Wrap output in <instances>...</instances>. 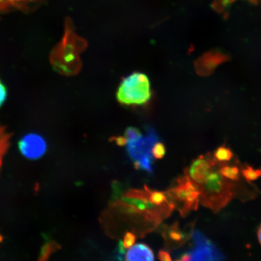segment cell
<instances>
[{
    "instance_id": "5b68a950",
    "label": "cell",
    "mask_w": 261,
    "mask_h": 261,
    "mask_svg": "<svg viewBox=\"0 0 261 261\" xmlns=\"http://www.w3.org/2000/svg\"><path fill=\"white\" fill-rule=\"evenodd\" d=\"M195 249L191 251V260H221L225 256L214 243L200 231L192 233Z\"/></svg>"
},
{
    "instance_id": "4fadbf2b",
    "label": "cell",
    "mask_w": 261,
    "mask_h": 261,
    "mask_svg": "<svg viewBox=\"0 0 261 261\" xmlns=\"http://www.w3.org/2000/svg\"><path fill=\"white\" fill-rule=\"evenodd\" d=\"M233 156L232 151L224 145L219 147L214 152V158L218 162L230 161Z\"/></svg>"
},
{
    "instance_id": "cb8c5ba5",
    "label": "cell",
    "mask_w": 261,
    "mask_h": 261,
    "mask_svg": "<svg viewBox=\"0 0 261 261\" xmlns=\"http://www.w3.org/2000/svg\"><path fill=\"white\" fill-rule=\"evenodd\" d=\"M177 260L180 261H187V260H191V253H186L182 254V255L179 257Z\"/></svg>"
},
{
    "instance_id": "277c9868",
    "label": "cell",
    "mask_w": 261,
    "mask_h": 261,
    "mask_svg": "<svg viewBox=\"0 0 261 261\" xmlns=\"http://www.w3.org/2000/svg\"><path fill=\"white\" fill-rule=\"evenodd\" d=\"M178 182V185L172 189L169 195L180 204L179 211L182 216H185L191 211L197 210L200 192L188 175L179 178Z\"/></svg>"
},
{
    "instance_id": "9c48e42d",
    "label": "cell",
    "mask_w": 261,
    "mask_h": 261,
    "mask_svg": "<svg viewBox=\"0 0 261 261\" xmlns=\"http://www.w3.org/2000/svg\"><path fill=\"white\" fill-rule=\"evenodd\" d=\"M226 60L227 57L223 54L218 52H210L203 55L195 62V70L201 76H207L213 72L218 65Z\"/></svg>"
},
{
    "instance_id": "5bb4252c",
    "label": "cell",
    "mask_w": 261,
    "mask_h": 261,
    "mask_svg": "<svg viewBox=\"0 0 261 261\" xmlns=\"http://www.w3.org/2000/svg\"><path fill=\"white\" fill-rule=\"evenodd\" d=\"M243 177L247 181H254L261 177V168L254 169L250 166H247L246 168L241 169Z\"/></svg>"
},
{
    "instance_id": "8992f818",
    "label": "cell",
    "mask_w": 261,
    "mask_h": 261,
    "mask_svg": "<svg viewBox=\"0 0 261 261\" xmlns=\"http://www.w3.org/2000/svg\"><path fill=\"white\" fill-rule=\"evenodd\" d=\"M158 141L159 138L155 130L150 128L145 137L127 142V152L134 162H139L148 156H152V147Z\"/></svg>"
},
{
    "instance_id": "e0dca14e",
    "label": "cell",
    "mask_w": 261,
    "mask_h": 261,
    "mask_svg": "<svg viewBox=\"0 0 261 261\" xmlns=\"http://www.w3.org/2000/svg\"><path fill=\"white\" fill-rule=\"evenodd\" d=\"M166 154V148L163 143L156 142L152 149V156L155 159H162Z\"/></svg>"
},
{
    "instance_id": "3957f363",
    "label": "cell",
    "mask_w": 261,
    "mask_h": 261,
    "mask_svg": "<svg viewBox=\"0 0 261 261\" xmlns=\"http://www.w3.org/2000/svg\"><path fill=\"white\" fill-rule=\"evenodd\" d=\"M116 96L117 100L122 105H144L151 97L148 76L142 73L130 74L120 83Z\"/></svg>"
},
{
    "instance_id": "6da1fadb",
    "label": "cell",
    "mask_w": 261,
    "mask_h": 261,
    "mask_svg": "<svg viewBox=\"0 0 261 261\" xmlns=\"http://www.w3.org/2000/svg\"><path fill=\"white\" fill-rule=\"evenodd\" d=\"M87 47V41L76 35L72 21L70 18L67 19L63 40L50 54V63L54 69L64 76L77 74L83 67L80 55Z\"/></svg>"
},
{
    "instance_id": "ffe728a7",
    "label": "cell",
    "mask_w": 261,
    "mask_h": 261,
    "mask_svg": "<svg viewBox=\"0 0 261 261\" xmlns=\"http://www.w3.org/2000/svg\"><path fill=\"white\" fill-rule=\"evenodd\" d=\"M8 96V91L4 84L0 80V107L5 102Z\"/></svg>"
},
{
    "instance_id": "ba28073f",
    "label": "cell",
    "mask_w": 261,
    "mask_h": 261,
    "mask_svg": "<svg viewBox=\"0 0 261 261\" xmlns=\"http://www.w3.org/2000/svg\"><path fill=\"white\" fill-rule=\"evenodd\" d=\"M19 148L25 158L36 160L44 155L47 145L41 136L36 134H29L19 141Z\"/></svg>"
},
{
    "instance_id": "484cf974",
    "label": "cell",
    "mask_w": 261,
    "mask_h": 261,
    "mask_svg": "<svg viewBox=\"0 0 261 261\" xmlns=\"http://www.w3.org/2000/svg\"><path fill=\"white\" fill-rule=\"evenodd\" d=\"M10 3H11L12 5H15L14 2H17L19 1H21V0H8Z\"/></svg>"
},
{
    "instance_id": "44dd1931",
    "label": "cell",
    "mask_w": 261,
    "mask_h": 261,
    "mask_svg": "<svg viewBox=\"0 0 261 261\" xmlns=\"http://www.w3.org/2000/svg\"><path fill=\"white\" fill-rule=\"evenodd\" d=\"M111 141H114L116 143V144L120 146H123L126 145L127 139L125 137L119 136V137H113L111 139Z\"/></svg>"
},
{
    "instance_id": "52a82bcc",
    "label": "cell",
    "mask_w": 261,
    "mask_h": 261,
    "mask_svg": "<svg viewBox=\"0 0 261 261\" xmlns=\"http://www.w3.org/2000/svg\"><path fill=\"white\" fill-rule=\"evenodd\" d=\"M218 161L210 153L202 155L192 162L188 175L198 187L203 185L207 176L218 165Z\"/></svg>"
},
{
    "instance_id": "9a60e30c",
    "label": "cell",
    "mask_w": 261,
    "mask_h": 261,
    "mask_svg": "<svg viewBox=\"0 0 261 261\" xmlns=\"http://www.w3.org/2000/svg\"><path fill=\"white\" fill-rule=\"evenodd\" d=\"M149 200L155 205H162L165 202L168 201L167 197L166 195L163 192L158 191H151L149 190Z\"/></svg>"
},
{
    "instance_id": "ac0fdd59",
    "label": "cell",
    "mask_w": 261,
    "mask_h": 261,
    "mask_svg": "<svg viewBox=\"0 0 261 261\" xmlns=\"http://www.w3.org/2000/svg\"><path fill=\"white\" fill-rule=\"evenodd\" d=\"M126 251L125 247L123 246V243L122 241H120L117 244L116 248V252L115 254V259L116 260H126L125 257Z\"/></svg>"
},
{
    "instance_id": "30bf717a",
    "label": "cell",
    "mask_w": 261,
    "mask_h": 261,
    "mask_svg": "<svg viewBox=\"0 0 261 261\" xmlns=\"http://www.w3.org/2000/svg\"><path fill=\"white\" fill-rule=\"evenodd\" d=\"M126 256V260L129 261L154 260V254L152 250L144 244H136L130 247Z\"/></svg>"
},
{
    "instance_id": "7a4b0ae2",
    "label": "cell",
    "mask_w": 261,
    "mask_h": 261,
    "mask_svg": "<svg viewBox=\"0 0 261 261\" xmlns=\"http://www.w3.org/2000/svg\"><path fill=\"white\" fill-rule=\"evenodd\" d=\"M217 166L208 174L203 185L198 187L202 204L214 213L226 206L233 195L232 185L220 174Z\"/></svg>"
},
{
    "instance_id": "4316f807",
    "label": "cell",
    "mask_w": 261,
    "mask_h": 261,
    "mask_svg": "<svg viewBox=\"0 0 261 261\" xmlns=\"http://www.w3.org/2000/svg\"><path fill=\"white\" fill-rule=\"evenodd\" d=\"M2 239V238L1 236H0V241H1Z\"/></svg>"
},
{
    "instance_id": "7402d4cb",
    "label": "cell",
    "mask_w": 261,
    "mask_h": 261,
    "mask_svg": "<svg viewBox=\"0 0 261 261\" xmlns=\"http://www.w3.org/2000/svg\"><path fill=\"white\" fill-rule=\"evenodd\" d=\"M159 259L162 261H171L172 260L170 254L166 251L161 250L159 252Z\"/></svg>"
},
{
    "instance_id": "8fae6325",
    "label": "cell",
    "mask_w": 261,
    "mask_h": 261,
    "mask_svg": "<svg viewBox=\"0 0 261 261\" xmlns=\"http://www.w3.org/2000/svg\"><path fill=\"white\" fill-rule=\"evenodd\" d=\"M219 171L224 178L237 181L240 178L239 168L236 166L220 165Z\"/></svg>"
},
{
    "instance_id": "d6986e66",
    "label": "cell",
    "mask_w": 261,
    "mask_h": 261,
    "mask_svg": "<svg viewBox=\"0 0 261 261\" xmlns=\"http://www.w3.org/2000/svg\"><path fill=\"white\" fill-rule=\"evenodd\" d=\"M136 237L135 234L130 232H127L124 237L123 240V246L125 247V249H128L133 246V244L135 243Z\"/></svg>"
},
{
    "instance_id": "d4e9b609",
    "label": "cell",
    "mask_w": 261,
    "mask_h": 261,
    "mask_svg": "<svg viewBox=\"0 0 261 261\" xmlns=\"http://www.w3.org/2000/svg\"><path fill=\"white\" fill-rule=\"evenodd\" d=\"M257 237H258L259 243L261 244V224L259 228L258 231H257Z\"/></svg>"
},
{
    "instance_id": "2e32d148",
    "label": "cell",
    "mask_w": 261,
    "mask_h": 261,
    "mask_svg": "<svg viewBox=\"0 0 261 261\" xmlns=\"http://www.w3.org/2000/svg\"><path fill=\"white\" fill-rule=\"evenodd\" d=\"M142 133L135 127H128L125 132V137L128 142L135 141V140L142 138Z\"/></svg>"
},
{
    "instance_id": "603a6c76",
    "label": "cell",
    "mask_w": 261,
    "mask_h": 261,
    "mask_svg": "<svg viewBox=\"0 0 261 261\" xmlns=\"http://www.w3.org/2000/svg\"><path fill=\"white\" fill-rule=\"evenodd\" d=\"M52 247H53V245L48 244L47 246H45L43 250H42L41 257H44L45 256H48L49 254L53 251V250L51 249Z\"/></svg>"
},
{
    "instance_id": "7c38bea8",
    "label": "cell",
    "mask_w": 261,
    "mask_h": 261,
    "mask_svg": "<svg viewBox=\"0 0 261 261\" xmlns=\"http://www.w3.org/2000/svg\"><path fill=\"white\" fill-rule=\"evenodd\" d=\"M167 236L171 242L177 244L184 243L188 238L187 234L179 230L175 225L174 227L169 228Z\"/></svg>"
}]
</instances>
